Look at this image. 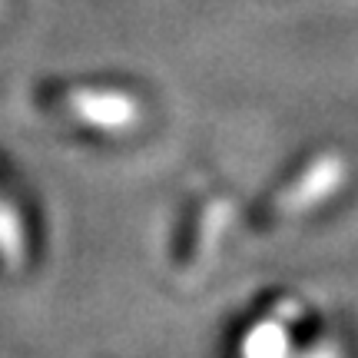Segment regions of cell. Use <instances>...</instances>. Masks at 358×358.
<instances>
[{"label":"cell","instance_id":"obj_1","mask_svg":"<svg viewBox=\"0 0 358 358\" xmlns=\"http://www.w3.org/2000/svg\"><path fill=\"white\" fill-rule=\"evenodd\" d=\"M136 103L116 90H70L64 93V110L93 127H127L133 123Z\"/></svg>","mask_w":358,"mask_h":358}]
</instances>
